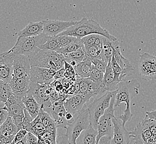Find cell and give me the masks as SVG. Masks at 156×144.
<instances>
[{
    "mask_svg": "<svg viewBox=\"0 0 156 144\" xmlns=\"http://www.w3.org/2000/svg\"><path fill=\"white\" fill-rule=\"evenodd\" d=\"M92 34H98L105 36L112 41L117 40L115 36L108 32V31L101 27L98 22L93 19H87L86 17H83L80 21H77L76 24L69 27L58 36L69 35L82 38Z\"/></svg>",
    "mask_w": 156,
    "mask_h": 144,
    "instance_id": "cell-1",
    "label": "cell"
},
{
    "mask_svg": "<svg viewBox=\"0 0 156 144\" xmlns=\"http://www.w3.org/2000/svg\"><path fill=\"white\" fill-rule=\"evenodd\" d=\"M49 36L43 33L35 37H18L15 45L10 50L6 52L12 54H22L32 57L42 49Z\"/></svg>",
    "mask_w": 156,
    "mask_h": 144,
    "instance_id": "cell-2",
    "label": "cell"
},
{
    "mask_svg": "<svg viewBox=\"0 0 156 144\" xmlns=\"http://www.w3.org/2000/svg\"><path fill=\"white\" fill-rule=\"evenodd\" d=\"M29 58L31 66L54 69L55 71L64 68L66 62V58L63 54L45 49H41Z\"/></svg>",
    "mask_w": 156,
    "mask_h": 144,
    "instance_id": "cell-3",
    "label": "cell"
},
{
    "mask_svg": "<svg viewBox=\"0 0 156 144\" xmlns=\"http://www.w3.org/2000/svg\"><path fill=\"white\" fill-rule=\"evenodd\" d=\"M116 91L106 92L102 96L94 99V101L87 105V108L90 116V124L94 129L98 130L99 119L104 115L105 110L109 107L111 98Z\"/></svg>",
    "mask_w": 156,
    "mask_h": 144,
    "instance_id": "cell-4",
    "label": "cell"
},
{
    "mask_svg": "<svg viewBox=\"0 0 156 144\" xmlns=\"http://www.w3.org/2000/svg\"><path fill=\"white\" fill-rule=\"evenodd\" d=\"M90 116L87 107L75 116V120L65 128L70 144H77V140L81 132L90 125Z\"/></svg>",
    "mask_w": 156,
    "mask_h": 144,
    "instance_id": "cell-5",
    "label": "cell"
},
{
    "mask_svg": "<svg viewBox=\"0 0 156 144\" xmlns=\"http://www.w3.org/2000/svg\"><path fill=\"white\" fill-rule=\"evenodd\" d=\"M117 90L114 93L111 100L110 105L106 110L105 113L99 119L98 124V135L97 136V144H98L100 139L105 136H108L112 138L114 134V124L112 119L115 116V96Z\"/></svg>",
    "mask_w": 156,
    "mask_h": 144,
    "instance_id": "cell-6",
    "label": "cell"
},
{
    "mask_svg": "<svg viewBox=\"0 0 156 144\" xmlns=\"http://www.w3.org/2000/svg\"><path fill=\"white\" fill-rule=\"evenodd\" d=\"M122 103L125 104L126 108L123 111V114L120 115L119 118L122 120L123 125L125 126L126 123L131 120L133 117L131 110V96L129 88L125 81H121L119 84L117 93L115 96V108L120 106Z\"/></svg>",
    "mask_w": 156,
    "mask_h": 144,
    "instance_id": "cell-7",
    "label": "cell"
},
{
    "mask_svg": "<svg viewBox=\"0 0 156 144\" xmlns=\"http://www.w3.org/2000/svg\"><path fill=\"white\" fill-rule=\"evenodd\" d=\"M51 88L50 85L38 84L30 81L28 93L30 94L39 103L41 108L43 109L46 112L52 106L51 100Z\"/></svg>",
    "mask_w": 156,
    "mask_h": 144,
    "instance_id": "cell-8",
    "label": "cell"
},
{
    "mask_svg": "<svg viewBox=\"0 0 156 144\" xmlns=\"http://www.w3.org/2000/svg\"><path fill=\"white\" fill-rule=\"evenodd\" d=\"M107 92L104 85L94 82L90 78H80L79 94L89 101L92 98Z\"/></svg>",
    "mask_w": 156,
    "mask_h": 144,
    "instance_id": "cell-9",
    "label": "cell"
},
{
    "mask_svg": "<svg viewBox=\"0 0 156 144\" xmlns=\"http://www.w3.org/2000/svg\"><path fill=\"white\" fill-rule=\"evenodd\" d=\"M13 77L30 79L31 64L29 57L22 54H13Z\"/></svg>",
    "mask_w": 156,
    "mask_h": 144,
    "instance_id": "cell-10",
    "label": "cell"
},
{
    "mask_svg": "<svg viewBox=\"0 0 156 144\" xmlns=\"http://www.w3.org/2000/svg\"><path fill=\"white\" fill-rule=\"evenodd\" d=\"M42 21L44 26L43 33L51 37L58 36L77 22V21H59L49 19Z\"/></svg>",
    "mask_w": 156,
    "mask_h": 144,
    "instance_id": "cell-11",
    "label": "cell"
},
{
    "mask_svg": "<svg viewBox=\"0 0 156 144\" xmlns=\"http://www.w3.org/2000/svg\"><path fill=\"white\" fill-rule=\"evenodd\" d=\"M148 120L149 117L146 115L142 121L137 125L135 129L130 132L135 144H147L148 140L153 136L149 128Z\"/></svg>",
    "mask_w": 156,
    "mask_h": 144,
    "instance_id": "cell-12",
    "label": "cell"
},
{
    "mask_svg": "<svg viewBox=\"0 0 156 144\" xmlns=\"http://www.w3.org/2000/svg\"><path fill=\"white\" fill-rule=\"evenodd\" d=\"M55 72L54 69L31 66L30 81L38 84L50 85L54 81Z\"/></svg>",
    "mask_w": 156,
    "mask_h": 144,
    "instance_id": "cell-13",
    "label": "cell"
},
{
    "mask_svg": "<svg viewBox=\"0 0 156 144\" xmlns=\"http://www.w3.org/2000/svg\"><path fill=\"white\" fill-rule=\"evenodd\" d=\"M13 54L4 52L0 57V79L10 83L13 76Z\"/></svg>",
    "mask_w": 156,
    "mask_h": 144,
    "instance_id": "cell-14",
    "label": "cell"
},
{
    "mask_svg": "<svg viewBox=\"0 0 156 144\" xmlns=\"http://www.w3.org/2000/svg\"><path fill=\"white\" fill-rule=\"evenodd\" d=\"M114 124V134L111 144H129L131 133L126 130L122 120L115 117L112 119Z\"/></svg>",
    "mask_w": 156,
    "mask_h": 144,
    "instance_id": "cell-15",
    "label": "cell"
},
{
    "mask_svg": "<svg viewBox=\"0 0 156 144\" xmlns=\"http://www.w3.org/2000/svg\"><path fill=\"white\" fill-rule=\"evenodd\" d=\"M52 104V106L47 113L53 119L58 129H65L69 124L66 118L67 111L64 106V102H57Z\"/></svg>",
    "mask_w": 156,
    "mask_h": 144,
    "instance_id": "cell-16",
    "label": "cell"
},
{
    "mask_svg": "<svg viewBox=\"0 0 156 144\" xmlns=\"http://www.w3.org/2000/svg\"><path fill=\"white\" fill-rule=\"evenodd\" d=\"M89 102L80 94H77L67 98L64 101V106L66 111L76 116L85 108V105Z\"/></svg>",
    "mask_w": 156,
    "mask_h": 144,
    "instance_id": "cell-17",
    "label": "cell"
},
{
    "mask_svg": "<svg viewBox=\"0 0 156 144\" xmlns=\"http://www.w3.org/2000/svg\"><path fill=\"white\" fill-rule=\"evenodd\" d=\"M5 106L9 112L10 117L24 114L25 105H24L22 98L16 96L13 93L5 103Z\"/></svg>",
    "mask_w": 156,
    "mask_h": 144,
    "instance_id": "cell-18",
    "label": "cell"
},
{
    "mask_svg": "<svg viewBox=\"0 0 156 144\" xmlns=\"http://www.w3.org/2000/svg\"><path fill=\"white\" fill-rule=\"evenodd\" d=\"M30 79L22 78H16L13 76L10 85L12 88V93L16 96L23 99L29 90Z\"/></svg>",
    "mask_w": 156,
    "mask_h": 144,
    "instance_id": "cell-19",
    "label": "cell"
},
{
    "mask_svg": "<svg viewBox=\"0 0 156 144\" xmlns=\"http://www.w3.org/2000/svg\"><path fill=\"white\" fill-rule=\"evenodd\" d=\"M154 57L155 56L148 53H144L140 56L138 71L143 79L148 80L149 73Z\"/></svg>",
    "mask_w": 156,
    "mask_h": 144,
    "instance_id": "cell-20",
    "label": "cell"
},
{
    "mask_svg": "<svg viewBox=\"0 0 156 144\" xmlns=\"http://www.w3.org/2000/svg\"><path fill=\"white\" fill-rule=\"evenodd\" d=\"M43 32L44 26L42 21L36 22H31L16 34L18 37H35L41 34Z\"/></svg>",
    "mask_w": 156,
    "mask_h": 144,
    "instance_id": "cell-21",
    "label": "cell"
},
{
    "mask_svg": "<svg viewBox=\"0 0 156 144\" xmlns=\"http://www.w3.org/2000/svg\"><path fill=\"white\" fill-rule=\"evenodd\" d=\"M22 101L25 105L26 109L30 113L31 117H33V119H36L38 115L41 110V106L39 103L37 102L36 100L30 94L28 93L23 98Z\"/></svg>",
    "mask_w": 156,
    "mask_h": 144,
    "instance_id": "cell-22",
    "label": "cell"
},
{
    "mask_svg": "<svg viewBox=\"0 0 156 144\" xmlns=\"http://www.w3.org/2000/svg\"><path fill=\"white\" fill-rule=\"evenodd\" d=\"M93 64V60L88 57L87 59L77 64L74 68L76 78H90Z\"/></svg>",
    "mask_w": 156,
    "mask_h": 144,
    "instance_id": "cell-23",
    "label": "cell"
},
{
    "mask_svg": "<svg viewBox=\"0 0 156 144\" xmlns=\"http://www.w3.org/2000/svg\"><path fill=\"white\" fill-rule=\"evenodd\" d=\"M98 130L90 124L87 129L81 132L77 140L78 144H96Z\"/></svg>",
    "mask_w": 156,
    "mask_h": 144,
    "instance_id": "cell-24",
    "label": "cell"
},
{
    "mask_svg": "<svg viewBox=\"0 0 156 144\" xmlns=\"http://www.w3.org/2000/svg\"><path fill=\"white\" fill-rule=\"evenodd\" d=\"M104 84L107 92H114L117 90L119 84L115 79V73L111 64V60L106 67V70L104 74Z\"/></svg>",
    "mask_w": 156,
    "mask_h": 144,
    "instance_id": "cell-25",
    "label": "cell"
},
{
    "mask_svg": "<svg viewBox=\"0 0 156 144\" xmlns=\"http://www.w3.org/2000/svg\"><path fill=\"white\" fill-rule=\"evenodd\" d=\"M89 57L85 47L79 48L76 51L73 52L65 56L66 61L69 63L73 67H74L80 62L87 59Z\"/></svg>",
    "mask_w": 156,
    "mask_h": 144,
    "instance_id": "cell-26",
    "label": "cell"
},
{
    "mask_svg": "<svg viewBox=\"0 0 156 144\" xmlns=\"http://www.w3.org/2000/svg\"><path fill=\"white\" fill-rule=\"evenodd\" d=\"M101 41H102V60L105 62L107 64L111 60L113 56V41L111 39H108V38L105 36H101Z\"/></svg>",
    "mask_w": 156,
    "mask_h": 144,
    "instance_id": "cell-27",
    "label": "cell"
},
{
    "mask_svg": "<svg viewBox=\"0 0 156 144\" xmlns=\"http://www.w3.org/2000/svg\"><path fill=\"white\" fill-rule=\"evenodd\" d=\"M26 130L28 132H32L38 138H40L46 131V128L42 123L41 117L38 115L37 117L33 120L30 125L27 128Z\"/></svg>",
    "mask_w": 156,
    "mask_h": 144,
    "instance_id": "cell-28",
    "label": "cell"
},
{
    "mask_svg": "<svg viewBox=\"0 0 156 144\" xmlns=\"http://www.w3.org/2000/svg\"><path fill=\"white\" fill-rule=\"evenodd\" d=\"M19 130L10 116L0 127L1 133L4 135H16Z\"/></svg>",
    "mask_w": 156,
    "mask_h": 144,
    "instance_id": "cell-29",
    "label": "cell"
},
{
    "mask_svg": "<svg viewBox=\"0 0 156 144\" xmlns=\"http://www.w3.org/2000/svg\"><path fill=\"white\" fill-rule=\"evenodd\" d=\"M83 47H84V45L82 42L81 38H78V39L75 41V42H73L72 43L69 44V45H66L64 47L60 48L58 52L63 54L64 56H66V55L69 53L76 51L79 48Z\"/></svg>",
    "mask_w": 156,
    "mask_h": 144,
    "instance_id": "cell-30",
    "label": "cell"
},
{
    "mask_svg": "<svg viewBox=\"0 0 156 144\" xmlns=\"http://www.w3.org/2000/svg\"><path fill=\"white\" fill-rule=\"evenodd\" d=\"M12 93V88L9 83L0 81V101L6 103Z\"/></svg>",
    "mask_w": 156,
    "mask_h": 144,
    "instance_id": "cell-31",
    "label": "cell"
},
{
    "mask_svg": "<svg viewBox=\"0 0 156 144\" xmlns=\"http://www.w3.org/2000/svg\"><path fill=\"white\" fill-rule=\"evenodd\" d=\"M85 48L87 55L92 60L96 59H100L102 60L101 45H93Z\"/></svg>",
    "mask_w": 156,
    "mask_h": 144,
    "instance_id": "cell-32",
    "label": "cell"
},
{
    "mask_svg": "<svg viewBox=\"0 0 156 144\" xmlns=\"http://www.w3.org/2000/svg\"><path fill=\"white\" fill-rule=\"evenodd\" d=\"M61 46L58 39V36H49L47 42L43 46L42 49L58 52Z\"/></svg>",
    "mask_w": 156,
    "mask_h": 144,
    "instance_id": "cell-33",
    "label": "cell"
},
{
    "mask_svg": "<svg viewBox=\"0 0 156 144\" xmlns=\"http://www.w3.org/2000/svg\"><path fill=\"white\" fill-rule=\"evenodd\" d=\"M89 78L94 82L96 83L97 84L104 85V73L100 71L99 69H97L93 64H92L91 75Z\"/></svg>",
    "mask_w": 156,
    "mask_h": 144,
    "instance_id": "cell-34",
    "label": "cell"
},
{
    "mask_svg": "<svg viewBox=\"0 0 156 144\" xmlns=\"http://www.w3.org/2000/svg\"><path fill=\"white\" fill-rule=\"evenodd\" d=\"M64 68L66 69V74H65V78L69 79L70 81L74 82L76 81V73H75V69L74 67H73L69 63L65 62V66Z\"/></svg>",
    "mask_w": 156,
    "mask_h": 144,
    "instance_id": "cell-35",
    "label": "cell"
},
{
    "mask_svg": "<svg viewBox=\"0 0 156 144\" xmlns=\"http://www.w3.org/2000/svg\"><path fill=\"white\" fill-rule=\"evenodd\" d=\"M101 37L100 34H92L88 36L84 37L81 38L82 42L84 44V47H87V46L95 45L97 40Z\"/></svg>",
    "mask_w": 156,
    "mask_h": 144,
    "instance_id": "cell-36",
    "label": "cell"
},
{
    "mask_svg": "<svg viewBox=\"0 0 156 144\" xmlns=\"http://www.w3.org/2000/svg\"><path fill=\"white\" fill-rule=\"evenodd\" d=\"M78 38L77 37L69 35L58 36V39L61 46V48L64 47L66 45H69V44L72 43L73 42H75Z\"/></svg>",
    "mask_w": 156,
    "mask_h": 144,
    "instance_id": "cell-37",
    "label": "cell"
},
{
    "mask_svg": "<svg viewBox=\"0 0 156 144\" xmlns=\"http://www.w3.org/2000/svg\"><path fill=\"white\" fill-rule=\"evenodd\" d=\"M93 64L96 67V68L99 69L100 71L104 73L105 74L106 67L108 64L105 63V62L100 59H96L93 60Z\"/></svg>",
    "mask_w": 156,
    "mask_h": 144,
    "instance_id": "cell-38",
    "label": "cell"
},
{
    "mask_svg": "<svg viewBox=\"0 0 156 144\" xmlns=\"http://www.w3.org/2000/svg\"><path fill=\"white\" fill-rule=\"evenodd\" d=\"M24 117L22 124V128L26 130L27 128L30 125V124L34 119L26 109H24Z\"/></svg>",
    "mask_w": 156,
    "mask_h": 144,
    "instance_id": "cell-39",
    "label": "cell"
},
{
    "mask_svg": "<svg viewBox=\"0 0 156 144\" xmlns=\"http://www.w3.org/2000/svg\"><path fill=\"white\" fill-rule=\"evenodd\" d=\"M28 133V131H27V130L23 129V128H22L16 134L15 139H14L13 141L12 142V144H16V142H19V141H21L22 140H23L27 136Z\"/></svg>",
    "mask_w": 156,
    "mask_h": 144,
    "instance_id": "cell-40",
    "label": "cell"
},
{
    "mask_svg": "<svg viewBox=\"0 0 156 144\" xmlns=\"http://www.w3.org/2000/svg\"><path fill=\"white\" fill-rule=\"evenodd\" d=\"M9 112L5 105L0 109V125H1L9 117Z\"/></svg>",
    "mask_w": 156,
    "mask_h": 144,
    "instance_id": "cell-41",
    "label": "cell"
},
{
    "mask_svg": "<svg viewBox=\"0 0 156 144\" xmlns=\"http://www.w3.org/2000/svg\"><path fill=\"white\" fill-rule=\"evenodd\" d=\"M24 117V114L16 115L12 117V120L16 125V126L18 127L19 130H21L22 128V124Z\"/></svg>",
    "mask_w": 156,
    "mask_h": 144,
    "instance_id": "cell-42",
    "label": "cell"
},
{
    "mask_svg": "<svg viewBox=\"0 0 156 144\" xmlns=\"http://www.w3.org/2000/svg\"><path fill=\"white\" fill-rule=\"evenodd\" d=\"M50 86L54 89L59 92L63 93L64 90V87L62 81L59 80H54V81L50 84Z\"/></svg>",
    "mask_w": 156,
    "mask_h": 144,
    "instance_id": "cell-43",
    "label": "cell"
},
{
    "mask_svg": "<svg viewBox=\"0 0 156 144\" xmlns=\"http://www.w3.org/2000/svg\"><path fill=\"white\" fill-rule=\"evenodd\" d=\"M57 144H70L69 142V138L66 132L60 134L57 136Z\"/></svg>",
    "mask_w": 156,
    "mask_h": 144,
    "instance_id": "cell-44",
    "label": "cell"
},
{
    "mask_svg": "<svg viewBox=\"0 0 156 144\" xmlns=\"http://www.w3.org/2000/svg\"><path fill=\"white\" fill-rule=\"evenodd\" d=\"M156 79V57H154L148 76V80H153Z\"/></svg>",
    "mask_w": 156,
    "mask_h": 144,
    "instance_id": "cell-45",
    "label": "cell"
},
{
    "mask_svg": "<svg viewBox=\"0 0 156 144\" xmlns=\"http://www.w3.org/2000/svg\"><path fill=\"white\" fill-rule=\"evenodd\" d=\"M15 135H4L1 133L0 141L7 144H12V142L15 139Z\"/></svg>",
    "mask_w": 156,
    "mask_h": 144,
    "instance_id": "cell-46",
    "label": "cell"
},
{
    "mask_svg": "<svg viewBox=\"0 0 156 144\" xmlns=\"http://www.w3.org/2000/svg\"><path fill=\"white\" fill-rule=\"evenodd\" d=\"M38 141V138L32 134L28 132L27 135V144H37Z\"/></svg>",
    "mask_w": 156,
    "mask_h": 144,
    "instance_id": "cell-47",
    "label": "cell"
},
{
    "mask_svg": "<svg viewBox=\"0 0 156 144\" xmlns=\"http://www.w3.org/2000/svg\"><path fill=\"white\" fill-rule=\"evenodd\" d=\"M57 125L55 123V121H54L53 123L51 124L49 126L46 128V131L51 132V133L54 134V135H57Z\"/></svg>",
    "mask_w": 156,
    "mask_h": 144,
    "instance_id": "cell-48",
    "label": "cell"
},
{
    "mask_svg": "<svg viewBox=\"0 0 156 144\" xmlns=\"http://www.w3.org/2000/svg\"><path fill=\"white\" fill-rule=\"evenodd\" d=\"M65 74H66V69L64 67L63 68L56 71L55 74L54 75V80H59L62 78H64Z\"/></svg>",
    "mask_w": 156,
    "mask_h": 144,
    "instance_id": "cell-49",
    "label": "cell"
},
{
    "mask_svg": "<svg viewBox=\"0 0 156 144\" xmlns=\"http://www.w3.org/2000/svg\"><path fill=\"white\" fill-rule=\"evenodd\" d=\"M112 138L108 136H103L99 140L98 144H111Z\"/></svg>",
    "mask_w": 156,
    "mask_h": 144,
    "instance_id": "cell-50",
    "label": "cell"
},
{
    "mask_svg": "<svg viewBox=\"0 0 156 144\" xmlns=\"http://www.w3.org/2000/svg\"><path fill=\"white\" fill-rule=\"evenodd\" d=\"M66 121L69 124L72 123L75 120V117L73 114L67 112L66 116Z\"/></svg>",
    "mask_w": 156,
    "mask_h": 144,
    "instance_id": "cell-51",
    "label": "cell"
},
{
    "mask_svg": "<svg viewBox=\"0 0 156 144\" xmlns=\"http://www.w3.org/2000/svg\"><path fill=\"white\" fill-rule=\"evenodd\" d=\"M146 114L151 119L156 120V110L151 111H146Z\"/></svg>",
    "mask_w": 156,
    "mask_h": 144,
    "instance_id": "cell-52",
    "label": "cell"
},
{
    "mask_svg": "<svg viewBox=\"0 0 156 144\" xmlns=\"http://www.w3.org/2000/svg\"><path fill=\"white\" fill-rule=\"evenodd\" d=\"M147 144H156V135H153L148 140Z\"/></svg>",
    "mask_w": 156,
    "mask_h": 144,
    "instance_id": "cell-53",
    "label": "cell"
},
{
    "mask_svg": "<svg viewBox=\"0 0 156 144\" xmlns=\"http://www.w3.org/2000/svg\"><path fill=\"white\" fill-rule=\"evenodd\" d=\"M15 144H27V136L23 140H22L21 141H19V142H16Z\"/></svg>",
    "mask_w": 156,
    "mask_h": 144,
    "instance_id": "cell-54",
    "label": "cell"
},
{
    "mask_svg": "<svg viewBox=\"0 0 156 144\" xmlns=\"http://www.w3.org/2000/svg\"><path fill=\"white\" fill-rule=\"evenodd\" d=\"M37 144H47L45 140L44 139L41 138H38V141Z\"/></svg>",
    "mask_w": 156,
    "mask_h": 144,
    "instance_id": "cell-55",
    "label": "cell"
},
{
    "mask_svg": "<svg viewBox=\"0 0 156 144\" xmlns=\"http://www.w3.org/2000/svg\"><path fill=\"white\" fill-rule=\"evenodd\" d=\"M0 144H9L5 143V142H0Z\"/></svg>",
    "mask_w": 156,
    "mask_h": 144,
    "instance_id": "cell-56",
    "label": "cell"
}]
</instances>
